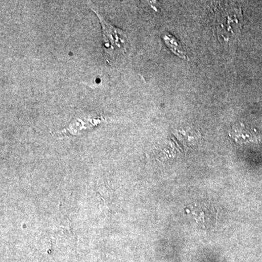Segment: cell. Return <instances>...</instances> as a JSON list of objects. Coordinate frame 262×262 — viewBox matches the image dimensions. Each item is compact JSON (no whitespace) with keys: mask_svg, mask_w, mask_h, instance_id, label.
<instances>
[{"mask_svg":"<svg viewBox=\"0 0 262 262\" xmlns=\"http://www.w3.org/2000/svg\"><path fill=\"white\" fill-rule=\"evenodd\" d=\"M215 11V28L219 39L229 42L237 37L242 29L243 16L241 8L237 5H220Z\"/></svg>","mask_w":262,"mask_h":262,"instance_id":"6da1fadb","label":"cell"},{"mask_svg":"<svg viewBox=\"0 0 262 262\" xmlns=\"http://www.w3.org/2000/svg\"><path fill=\"white\" fill-rule=\"evenodd\" d=\"M164 40L166 43L168 47L170 48V51L173 52L174 54L177 55L178 56L185 58L187 56L185 49L182 43H180L178 39L171 34H165L163 37Z\"/></svg>","mask_w":262,"mask_h":262,"instance_id":"3957f363","label":"cell"},{"mask_svg":"<svg viewBox=\"0 0 262 262\" xmlns=\"http://www.w3.org/2000/svg\"><path fill=\"white\" fill-rule=\"evenodd\" d=\"M92 10L97 15L102 27L103 48L107 56L115 58V56L125 55L129 46L126 33L110 23L98 11Z\"/></svg>","mask_w":262,"mask_h":262,"instance_id":"7a4b0ae2","label":"cell"}]
</instances>
